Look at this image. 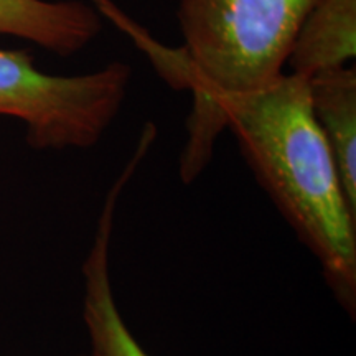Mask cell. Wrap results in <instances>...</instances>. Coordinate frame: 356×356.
<instances>
[{
    "label": "cell",
    "mask_w": 356,
    "mask_h": 356,
    "mask_svg": "<svg viewBox=\"0 0 356 356\" xmlns=\"http://www.w3.org/2000/svg\"><path fill=\"white\" fill-rule=\"evenodd\" d=\"M216 131L229 127L262 188L314 252L338 304L356 312V210L314 115L309 79L284 73L259 91L222 97Z\"/></svg>",
    "instance_id": "6da1fadb"
},
{
    "label": "cell",
    "mask_w": 356,
    "mask_h": 356,
    "mask_svg": "<svg viewBox=\"0 0 356 356\" xmlns=\"http://www.w3.org/2000/svg\"><path fill=\"white\" fill-rule=\"evenodd\" d=\"M154 140L152 132H142L136 152L132 154L131 160L124 167L114 185L111 186L99 221H97L95 241L83 264V318L86 323L89 340H91L92 356H150L134 338L115 305L113 286H111L109 249L114 228L115 204L137 167L154 145Z\"/></svg>",
    "instance_id": "277c9868"
},
{
    "label": "cell",
    "mask_w": 356,
    "mask_h": 356,
    "mask_svg": "<svg viewBox=\"0 0 356 356\" xmlns=\"http://www.w3.org/2000/svg\"><path fill=\"white\" fill-rule=\"evenodd\" d=\"M356 55V0H320L293 40L291 73L314 78L341 68Z\"/></svg>",
    "instance_id": "52a82bcc"
},
{
    "label": "cell",
    "mask_w": 356,
    "mask_h": 356,
    "mask_svg": "<svg viewBox=\"0 0 356 356\" xmlns=\"http://www.w3.org/2000/svg\"><path fill=\"white\" fill-rule=\"evenodd\" d=\"M102 30L81 0H0V35L32 42L61 56L81 51Z\"/></svg>",
    "instance_id": "5b68a950"
},
{
    "label": "cell",
    "mask_w": 356,
    "mask_h": 356,
    "mask_svg": "<svg viewBox=\"0 0 356 356\" xmlns=\"http://www.w3.org/2000/svg\"><path fill=\"white\" fill-rule=\"evenodd\" d=\"M131 79L122 61L60 76L38 70L29 53L0 48V115L24 122L33 149H89L114 122Z\"/></svg>",
    "instance_id": "3957f363"
},
{
    "label": "cell",
    "mask_w": 356,
    "mask_h": 356,
    "mask_svg": "<svg viewBox=\"0 0 356 356\" xmlns=\"http://www.w3.org/2000/svg\"><path fill=\"white\" fill-rule=\"evenodd\" d=\"M320 0H181L180 78L191 88L188 140L180 159L184 184L211 160L220 136L213 111L222 97L259 91L284 74L293 40Z\"/></svg>",
    "instance_id": "7a4b0ae2"
},
{
    "label": "cell",
    "mask_w": 356,
    "mask_h": 356,
    "mask_svg": "<svg viewBox=\"0 0 356 356\" xmlns=\"http://www.w3.org/2000/svg\"><path fill=\"white\" fill-rule=\"evenodd\" d=\"M314 115L330 147L345 193L356 210V70H328L309 79Z\"/></svg>",
    "instance_id": "8992f818"
}]
</instances>
